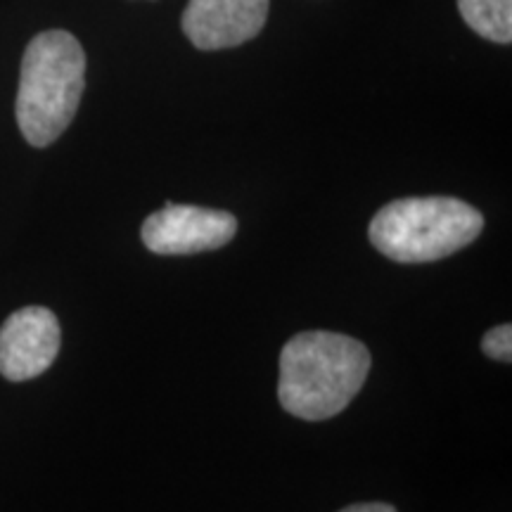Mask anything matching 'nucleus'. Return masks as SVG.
Wrapping results in <instances>:
<instances>
[{
	"mask_svg": "<svg viewBox=\"0 0 512 512\" xmlns=\"http://www.w3.org/2000/svg\"><path fill=\"white\" fill-rule=\"evenodd\" d=\"M370 373L363 342L328 330L292 337L280 354L278 396L294 418L320 422L342 413Z\"/></svg>",
	"mask_w": 512,
	"mask_h": 512,
	"instance_id": "nucleus-1",
	"label": "nucleus"
},
{
	"mask_svg": "<svg viewBox=\"0 0 512 512\" xmlns=\"http://www.w3.org/2000/svg\"><path fill=\"white\" fill-rule=\"evenodd\" d=\"M86 88V53L69 31H43L24 50L17 91V126L34 147L67 131Z\"/></svg>",
	"mask_w": 512,
	"mask_h": 512,
	"instance_id": "nucleus-2",
	"label": "nucleus"
},
{
	"mask_svg": "<svg viewBox=\"0 0 512 512\" xmlns=\"http://www.w3.org/2000/svg\"><path fill=\"white\" fill-rule=\"evenodd\" d=\"M484 216L456 197H406L389 202L370 221L375 249L399 264H430L479 238Z\"/></svg>",
	"mask_w": 512,
	"mask_h": 512,
	"instance_id": "nucleus-3",
	"label": "nucleus"
},
{
	"mask_svg": "<svg viewBox=\"0 0 512 512\" xmlns=\"http://www.w3.org/2000/svg\"><path fill=\"white\" fill-rule=\"evenodd\" d=\"M238 233V219L230 211L166 204L147 216L140 228L143 245L152 254L185 256L226 247Z\"/></svg>",
	"mask_w": 512,
	"mask_h": 512,
	"instance_id": "nucleus-4",
	"label": "nucleus"
},
{
	"mask_svg": "<svg viewBox=\"0 0 512 512\" xmlns=\"http://www.w3.org/2000/svg\"><path fill=\"white\" fill-rule=\"evenodd\" d=\"M60 320L43 306H24L0 328V375L27 382L43 375L60 354Z\"/></svg>",
	"mask_w": 512,
	"mask_h": 512,
	"instance_id": "nucleus-5",
	"label": "nucleus"
},
{
	"mask_svg": "<svg viewBox=\"0 0 512 512\" xmlns=\"http://www.w3.org/2000/svg\"><path fill=\"white\" fill-rule=\"evenodd\" d=\"M271 0H188L181 27L200 50L235 48L261 34Z\"/></svg>",
	"mask_w": 512,
	"mask_h": 512,
	"instance_id": "nucleus-6",
	"label": "nucleus"
},
{
	"mask_svg": "<svg viewBox=\"0 0 512 512\" xmlns=\"http://www.w3.org/2000/svg\"><path fill=\"white\" fill-rule=\"evenodd\" d=\"M465 24L486 41H512V0H458Z\"/></svg>",
	"mask_w": 512,
	"mask_h": 512,
	"instance_id": "nucleus-7",
	"label": "nucleus"
},
{
	"mask_svg": "<svg viewBox=\"0 0 512 512\" xmlns=\"http://www.w3.org/2000/svg\"><path fill=\"white\" fill-rule=\"evenodd\" d=\"M482 351L489 358L501 363L512 361V328L510 325H496L482 339Z\"/></svg>",
	"mask_w": 512,
	"mask_h": 512,
	"instance_id": "nucleus-8",
	"label": "nucleus"
},
{
	"mask_svg": "<svg viewBox=\"0 0 512 512\" xmlns=\"http://www.w3.org/2000/svg\"><path fill=\"white\" fill-rule=\"evenodd\" d=\"M339 512H396V508H392V505L387 503H356Z\"/></svg>",
	"mask_w": 512,
	"mask_h": 512,
	"instance_id": "nucleus-9",
	"label": "nucleus"
}]
</instances>
